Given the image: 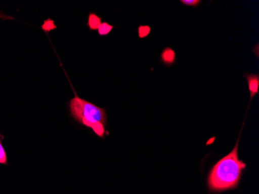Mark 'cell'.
Listing matches in <instances>:
<instances>
[{
    "mask_svg": "<svg viewBox=\"0 0 259 194\" xmlns=\"http://www.w3.org/2000/svg\"><path fill=\"white\" fill-rule=\"evenodd\" d=\"M238 141L231 152L221 159L211 169L208 176L210 190L221 192L238 186L246 166L245 163L238 159Z\"/></svg>",
    "mask_w": 259,
    "mask_h": 194,
    "instance_id": "cell-1",
    "label": "cell"
},
{
    "mask_svg": "<svg viewBox=\"0 0 259 194\" xmlns=\"http://www.w3.org/2000/svg\"><path fill=\"white\" fill-rule=\"evenodd\" d=\"M70 114L77 122L91 128L100 138H104L107 125V113L103 108L80 98L75 95L68 103Z\"/></svg>",
    "mask_w": 259,
    "mask_h": 194,
    "instance_id": "cell-2",
    "label": "cell"
},
{
    "mask_svg": "<svg viewBox=\"0 0 259 194\" xmlns=\"http://www.w3.org/2000/svg\"><path fill=\"white\" fill-rule=\"evenodd\" d=\"M245 78L248 81V89H249L251 98L258 93L259 77L258 75L254 74H246Z\"/></svg>",
    "mask_w": 259,
    "mask_h": 194,
    "instance_id": "cell-3",
    "label": "cell"
},
{
    "mask_svg": "<svg viewBox=\"0 0 259 194\" xmlns=\"http://www.w3.org/2000/svg\"><path fill=\"white\" fill-rule=\"evenodd\" d=\"M161 59L163 63L166 65H171L176 61V53L170 48H164L161 52Z\"/></svg>",
    "mask_w": 259,
    "mask_h": 194,
    "instance_id": "cell-4",
    "label": "cell"
},
{
    "mask_svg": "<svg viewBox=\"0 0 259 194\" xmlns=\"http://www.w3.org/2000/svg\"><path fill=\"white\" fill-rule=\"evenodd\" d=\"M101 17H98L97 14H90L88 18V23H87V26H88L90 30H94L98 29L99 26L101 24Z\"/></svg>",
    "mask_w": 259,
    "mask_h": 194,
    "instance_id": "cell-5",
    "label": "cell"
},
{
    "mask_svg": "<svg viewBox=\"0 0 259 194\" xmlns=\"http://www.w3.org/2000/svg\"><path fill=\"white\" fill-rule=\"evenodd\" d=\"M113 27L112 25H110L108 23H106V22H103V23H101L100 26H99L98 29V33L100 36H105V35L109 34L113 30Z\"/></svg>",
    "mask_w": 259,
    "mask_h": 194,
    "instance_id": "cell-6",
    "label": "cell"
},
{
    "mask_svg": "<svg viewBox=\"0 0 259 194\" xmlns=\"http://www.w3.org/2000/svg\"><path fill=\"white\" fill-rule=\"evenodd\" d=\"M4 138V137L0 133V164L7 165L8 162H7V153H6L2 143Z\"/></svg>",
    "mask_w": 259,
    "mask_h": 194,
    "instance_id": "cell-7",
    "label": "cell"
},
{
    "mask_svg": "<svg viewBox=\"0 0 259 194\" xmlns=\"http://www.w3.org/2000/svg\"><path fill=\"white\" fill-rule=\"evenodd\" d=\"M151 32V27L149 26H140L138 27V35L141 38L146 37Z\"/></svg>",
    "mask_w": 259,
    "mask_h": 194,
    "instance_id": "cell-8",
    "label": "cell"
},
{
    "mask_svg": "<svg viewBox=\"0 0 259 194\" xmlns=\"http://www.w3.org/2000/svg\"><path fill=\"white\" fill-rule=\"evenodd\" d=\"M180 2L186 6L196 7V6L199 5L200 1H199V0H181Z\"/></svg>",
    "mask_w": 259,
    "mask_h": 194,
    "instance_id": "cell-9",
    "label": "cell"
}]
</instances>
